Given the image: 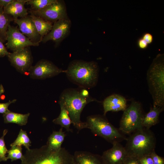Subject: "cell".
<instances>
[{
  "mask_svg": "<svg viewBox=\"0 0 164 164\" xmlns=\"http://www.w3.org/2000/svg\"><path fill=\"white\" fill-rule=\"evenodd\" d=\"M153 161L154 164H164V158L158 155L153 151L150 155Z\"/></svg>",
  "mask_w": 164,
  "mask_h": 164,
  "instance_id": "f546056e",
  "label": "cell"
},
{
  "mask_svg": "<svg viewBox=\"0 0 164 164\" xmlns=\"http://www.w3.org/2000/svg\"><path fill=\"white\" fill-rule=\"evenodd\" d=\"M66 72V70L59 68L52 62L42 59L31 67L28 73L32 79L43 80Z\"/></svg>",
  "mask_w": 164,
  "mask_h": 164,
  "instance_id": "9c48e42d",
  "label": "cell"
},
{
  "mask_svg": "<svg viewBox=\"0 0 164 164\" xmlns=\"http://www.w3.org/2000/svg\"><path fill=\"white\" fill-rule=\"evenodd\" d=\"M22 150V146H15L11 147V149L8 150L7 152V159H11L12 162L18 159L21 160L23 156Z\"/></svg>",
  "mask_w": 164,
  "mask_h": 164,
  "instance_id": "484cf974",
  "label": "cell"
},
{
  "mask_svg": "<svg viewBox=\"0 0 164 164\" xmlns=\"http://www.w3.org/2000/svg\"><path fill=\"white\" fill-rule=\"evenodd\" d=\"M86 128L90 129L95 135L100 136L113 144L126 140L127 138L103 116L94 115L87 117Z\"/></svg>",
  "mask_w": 164,
  "mask_h": 164,
  "instance_id": "8992f818",
  "label": "cell"
},
{
  "mask_svg": "<svg viewBox=\"0 0 164 164\" xmlns=\"http://www.w3.org/2000/svg\"><path fill=\"white\" fill-rule=\"evenodd\" d=\"M71 22L67 18L59 20L54 22L50 32L43 38L41 42L46 43L51 40L56 44L62 41L69 33Z\"/></svg>",
  "mask_w": 164,
  "mask_h": 164,
  "instance_id": "7c38bea8",
  "label": "cell"
},
{
  "mask_svg": "<svg viewBox=\"0 0 164 164\" xmlns=\"http://www.w3.org/2000/svg\"><path fill=\"white\" fill-rule=\"evenodd\" d=\"M66 70L69 80L80 87L90 89L97 84L99 69L95 62L74 60L70 63Z\"/></svg>",
  "mask_w": 164,
  "mask_h": 164,
  "instance_id": "7a4b0ae2",
  "label": "cell"
},
{
  "mask_svg": "<svg viewBox=\"0 0 164 164\" xmlns=\"http://www.w3.org/2000/svg\"><path fill=\"white\" fill-rule=\"evenodd\" d=\"M21 160V164H74L73 155L65 148L53 150L46 145L26 150Z\"/></svg>",
  "mask_w": 164,
  "mask_h": 164,
  "instance_id": "3957f363",
  "label": "cell"
},
{
  "mask_svg": "<svg viewBox=\"0 0 164 164\" xmlns=\"http://www.w3.org/2000/svg\"><path fill=\"white\" fill-rule=\"evenodd\" d=\"M5 90L2 84H0V97L4 93Z\"/></svg>",
  "mask_w": 164,
  "mask_h": 164,
  "instance_id": "d590c367",
  "label": "cell"
},
{
  "mask_svg": "<svg viewBox=\"0 0 164 164\" xmlns=\"http://www.w3.org/2000/svg\"><path fill=\"white\" fill-rule=\"evenodd\" d=\"M55 1V0H28L26 4L31 6L30 10L37 11L43 9Z\"/></svg>",
  "mask_w": 164,
  "mask_h": 164,
  "instance_id": "d4e9b609",
  "label": "cell"
},
{
  "mask_svg": "<svg viewBox=\"0 0 164 164\" xmlns=\"http://www.w3.org/2000/svg\"><path fill=\"white\" fill-rule=\"evenodd\" d=\"M7 132V130L5 129L2 136L0 138V162L5 161L8 160L6 155L8 150L5 146L4 138Z\"/></svg>",
  "mask_w": 164,
  "mask_h": 164,
  "instance_id": "4316f807",
  "label": "cell"
},
{
  "mask_svg": "<svg viewBox=\"0 0 164 164\" xmlns=\"http://www.w3.org/2000/svg\"><path fill=\"white\" fill-rule=\"evenodd\" d=\"M7 56L11 65L22 74L28 73L32 66L33 57L30 46L19 51L9 52Z\"/></svg>",
  "mask_w": 164,
  "mask_h": 164,
  "instance_id": "8fae6325",
  "label": "cell"
},
{
  "mask_svg": "<svg viewBox=\"0 0 164 164\" xmlns=\"http://www.w3.org/2000/svg\"><path fill=\"white\" fill-rule=\"evenodd\" d=\"M139 159L140 164H154L150 155H146Z\"/></svg>",
  "mask_w": 164,
  "mask_h": 164,
  "instance_id": "4dcf8cb0",
  "label": "cell"
},
{
  "mask_svg": "<svg viewBox=\"0 0 164 164\" xmlns=\"http://www.w3.org/2000/svg\"><path fill=\"white\" fill-rule=\"evenodd\" d=\"M60 112L58 117L54 119L53 122L54 124L60 125L61 127L64 128L68 132H72V130L70 128L72 121L69 117V113L63 106L60 105Z\"/></svg>",
  "mask_w": 164,
  "mask_h": 164,
  "instance_id": "603a6c76",
  "label": "cell"
},
{
  "mask_svg": "<svg viewBox=\"0 0 164 164\" xmlns=\"http://www.w3.org/2000/svg\"><path fill=\"white\" fill-rule=\"evenodd\" d=\"M123 164H140L139 158L134 156L127 155Z\"/></svg>",
  "mask_w": 164,
  "mask_h": 164,
  "instance_id": "83f0119b",
  "label": "cell"
},
{
  "mask_svg": "<svg viewBox=\"0 0 164 164\" xmlns=\"http://www.w3.org/2000/svg\"><path fill=\"white\" fill-rule=\"evenodd\" d=\"M65 133L62 127L58 131H53L48 139L46 145L48 148L55 151L60 149L66 136Z\"/></svg>",
  "mask_w": 164,
  "mask_h": 164,
  "instance_id": "d6986e66",
  "label": "cell"
},
{
  "mask_svg": "<svg viewBox=\"0 0 164 164\" xmlns=\"http://www.w3.org/2000/svg\"><path fill=\"white\" fill-rule=\"evenodd\" d=\"M16 101V99H14L6 103H0V113L4 114L8 111L9 110L8 109L9 105Z\"/></svg>",
  "mask_w": 164,
  "mask_h": 164,
  "instance_id": "f1b7e54d",
  "label": "cell"
},
{
  "mask_svg": "<svg viewBox=\"0 0 164 164\" xmlns=\"http://www.w3.org/2000/svg\"><path fill=\"white\" fill-rule=\"evenodd\" d=\"M6 48L13 52L30 46H38L39 43L32 42L19 30L18 26L9 25L6 34Z\"/></svg>",
  "mask_w": 164,
  "mask_h": 164,
  "instance_id": "ba28073f",
  "label": "cell"
},
{
  "mask_svg": "<svg viewBox=\"0 0 164 164\" xmlns=\"http://www.w3.org/2000/svg\"><path fill=\"white\" fill-rule=\"evenodd\" d=\"M126 140L124 147L127 155L139 158L155 151L156 138L150 129L142 127L131 134Z\"/></svg>",
  "mask_w": 164,
  "mask_h": 164,
  "instance_id": "5b68a950",
  "label": "cell"
},
{
  "mask_svg": "<svg viewBox=\"0 0 164 164\" xmlns=\"http://www.w3.org/2000/svg\"><path fill=\"white\" fill-rule=\"evenodd\" d=\"M138 45L139 47L142 49L146 48L148 46L147 43L142 38H140L138 40Z\"/></svg>",
  "mask_w": 164,
  "mask_h": 164,
  "instance_id": "836d02e7",
  "label": "cell"
},
{
  "mask_svg": "<svg viewBox=\"0 0 164 164\" xmlns=\"http://www.w3.org/2000/svg\"><path fill=\"white\" fill-rule=\"evenodd\" d=\"M13 18L6 13L4 11L3 8L0 6V39L3 43L6 41V34L8 26Z\"/></svg>",
  "mask_w": 164,
  "mask_h": 164,
  "instance_id": "7402d4cb",
  "label": "cell"
},
{
  "mask_svg": "<svg viewBox=\"0 0 164 164\" xmlns=\"http://www.w3.org/2000/svg\"><path fill=\"white\" fill-rule=\"evenodd\" d=\"M74 164H104L101 156L85 151H76L73 155Z\"/></svg>",
  "mask_w": 164,
  "mask_h": 164,
  "instance_id": "e0dca14e",
  "label": "cell"
},
{
  "mask_svg": "<svg viewBox=\"0 0 164 164\" xmlns=\"http://www.w3.org/2000/svg\"><path fill=\"white\" fill-rule=\"evenodd\" d=\"M14 21L17 25L20 32L32 42L39 43L41 42L42 39L29 15L14 19Z\"/></svg>",
  "mask_w": 164,
  "mask_h": 164,
  "instance_id": "4fadbf2b",
  "label": "cell"
},
{
  "mask_svg": "<svg viewBox=\"0 0 164 164\" xmlns=\"http://www.w3.org/2000/svg\"><path fill=\"white\" fill-rule=\"evenodd\" d=\"M104 116L108 111H124L127 108V100L122 95L111 94L106 98L103 102Z\"/></svg>",
  "mask_w": 164,
  "mask_h": 164,
  "instance_id": "9a60e30c",
  "label": "cell"
},
{
  "mask_svg": "<svg viewBox=\"0 0 164 164\" xmlns=\"http://www.w3.org/2000/svg\"><path fill=\"white\" fill-rule=\"evenodd\" d=\"M14 0H0V6L3 8L14 1Z\"/></svg>",
  "mask_w": 164,
  "mask_h": 164,
  "instance_id": "e575fe53",
  "label": "cell"
},
{
  "mask_svg": "<svg viewBox=\"0 0 164 164\" xmlns=\"http://www.w3.org/2000/svg\"><path fill=\"white\" fill-rule=\"evenodd\" d=\"M142 38L148 44L151 43L153 40L152 35L149 33H146L144 34Z\"/></svg>",
  "mask_w": 164,
  "mask_h": 164,
  "instance_id": "d6a6232c",
  "label": "cell"
},
{
  "mask_svg": "<svg viewBox=\"0 0 164 164\" xmlns=\"http://www.w3.org/2000/svg\"><path fill=\"white\" fill-rule=\"evenodd\" d=\"M164 108L158 107H151L149 112L144 114L142 122V127L147 129L156 124L159 121L160 113L164 111Z\"/></svg>",
  "mask_w": 164,
  "mask_h": 164,
  "instance_id": "ac0fdd59",
  "label": "cell"
},
{
  "mask_svg": "<svg viewBox=\"0 0 164 164\" xmlns=\"http://www.w3.org/2000/svg\"><path fill=\"white\" fill-rule=\"evenodd\" d=\"M112 144V147L104 151L101 156L104 164H123L127 155L125 147L120 142Z\"/></svg>",
  "mask_w": 164,
  "mask_h": 164,
  "instance_id": "5bb4252c",
  "label": "cell"
},
{
  "mask_svg": "<svg viewBox=\"0 0 164 164\" xmlns=\"http://www.w3.org/2000/svg\"><path fill=\"white\" fill-rule=\"evenodd\" d=\"M31 142L26 131L21 129L16 139L10 145L11 147L15 146H24L26 150L30 149Z\"/></svg>",
  "mask_w": 164,
  "mask_h": 164,
  "instance_id": "cb8c5ba5",
  "label": "cell"
},
{
  "mask_svg": "<svg viewBox=\"0 0 164 164\" xmlns=\"http://www.w3.org/2000/svg\"><path fill=\"white\" fill-rule=\"evenodd\" d=\"M28 0H14V1L3 8L4 12L12 16L14 19L28 15V11L25 5Z\"/></svg>",
  "mask_w": 164,
  "mask_h": 164,
  "instance_id": "2e32d148",
  "label": "cell"
},
{
  "mask_svg": "<svg viewBox=\"0 0 164 164\" xmlns=\"http://www.w3.org/2000/svg\"><path fill=\"white\" fill-rule=\"evenodd\" d=\"M30 114L29 113L25 114L18 113L9 110L3 114V116L5 123H13L23 126L27 123Z\"/></svg>",
  "mask_w": 164,
  "mask_h": 164,
  "instance_id": "44dd1931",
  "label": "cell"
},
{
  "mask_svg": "<svg viewBox=\"0 0 164 164\" xmlns=\"http://www.w3.org/2000/svg\"><path fill=\"white\" fill-rule=\"evenodd\" d=\"M123 111L118 129L122 133L131 135L142 128V122L145 114L140 102L132 101Z\"/></svg>",
  "mask_w": 164,
  "mask_h": 164,
  "instance_id": "52a82bcc",
  "label": "cell"
},
{
  "mask_svg": "<svg viewBox=\"0 0 164 164\" xmlns=\"http://www.w3.org/2000/svg\"><path fill=\"white\" fill-rule=\"evenodd\" d=\"M93 101L101 102L92 97L87 89L79 87L65 89L60 95L59 103L68 111L74 126L80 130L86 128L85 122L80 120L81 113L87 104Z\"/></svg>",
  "mask_w": 164,
  "mask_h": 164,
  "instance_id": "6da1fadb",
  "label": "cell"
},
{
  "mask_svg": "<svg viewBox=\"0 0 164 164\" xmlns=\"http://www.w3.org/2000/svg\"><path fill=\"white\" fill-rule=\"evenodd\" d=\"M146 79L153 106L164 108L163 54H159L153 60L148 70Z\"/></svg>",
  "mask_w": 164,
  "mask_h": 164,
  "instance_id": "277c9868",
  "label": "cell"
},
{
  "mask_svg": "<svg viewBox=\"0 0 164 164\" xmlns=\"http://www.w3.org/2000/svg\"><path fill=\"white\" fill-rule=\"evenodd\" d=\"M36 29L42 38L47 35L51 31L53 23L42 18L32 14L29 15Z\"/></svg>",
  "mask_w": 164,
  "mask_h": 164,
  "instance_id": "ffe728a7",
  "label": "cell"
},
{
  "mask_svg": "<svg viewBox=\"0 0 164 164\" xmlns=\"http://www.w3.org/2000/svg\"><path fill=\"white\" fill-rule=\"evenodd\" d=\"M3 43L0 39V57L7 56L9 53L8 51L7 48L5 47Z\"/></svg>",
  "mask_w": 164,
  "mask_h": 164,
  "instance_id": "1f68e13d",
  "label": "cell"
},
{
  "mask_svg": "<svg viewBox=\"0 0 164 164\" xmlns=\"http://www.w3.org/2000/svg\"><path fill=\"white\" fill-rule=\"evenodd\" d=\"M29 12L53 23L60 19L67 18L65 4L61 0H55L40 10H29Z\"/></svg>",
  "mask_w": 164,
  "mask_h": 164,
  "instance_id": "30bf717a",
  "label": "cell"
}]
</instances>
